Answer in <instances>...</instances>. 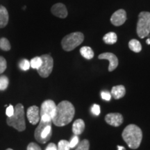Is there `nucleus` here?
Masks as SVG:
<instances>
[{
  "label": "nucleus",
  "instance_id": "obj_12",
  "mask_svg": "<svg viewBox=\"0 0 150 150\" xmlns=\"http://www.w3.org/2000/svg\"><path fill=\"white\" fill-rule=\"evenodd\" d=\"M105 121L111 126L119 127L123 122V117L120 113L112 112V113H108L106 115Z\"/></svg>",
  "mask_w": 150,
  "mask_h": 150
},
{
  "label": "nucleus",
  "instance_id": "obj_8",
  "mask_svg": "<svg viewBox=\"0 0 150 150\" xmlns=\"http://www.w3.org/2000/svg\"><path fill=\"white\" fill-rule=\"evenodd\" d=\"M56 108V105L54 101L51 99L45 101L41 105L40 116H47V117L52 118L54 115Z\"/></svg>",
  "mask_w": 150,
  "mask_h": 150
},
{
  "label": "nucleus",
  "instance_id": "obj_2",
  "mask_svg": "<svg viewBox=\"0 0 150 150\" xmlns=\"http://www.w3.org/2000/svg\"><path fill=\"white\" fill-rule=\"evenodd\" d=\"M122 136L123 140L131 149H138L142 142V130L136 125H129L127 126L124 129Z\"/></svg>",
  "mask_w": 150,
  "mask_h": 150
},
{
  "label": "nucleus",
  "instance_id": "obj_3",
  "mask_svg": "<svg viewBox=\"0 0 150 150\" xmlns=\"http://www.w3.org/2000/svg\"><path fill=\"white\" fill-rule=\"evenodd\" d=\"M7 125L13 127L18 131H24L26 129L25 118H24V106L22 104H18L14 107V113L6 119Z\"/></svg>",
  "mask_w": 150,
  "mask_h": 150
},
{
  "label": "nucleus",
  "instance_id": "obj_15",
  "mask_svg": "<svg viewBox=\"0 0 150 150\" xmlns=\"http://www.w3.org/2000/svg\"><path fill=\"white\" fill-rule=\"evenodd\" d=\"M126 93V90H125V86L122 85L115 86L112 88L111 95H112L114 99H119L122 98Z\"/></svg>",
  "mask_w": 150,
  "mask_h": 150
},
{
  "label": "nucleus",
  "instance_id": "obj_34",
  "mask_svg": "<svg viewBox=\"0 0 150 150\" xmlns=\"http://www.w3.org/2000/svg\"><path fill=\"white\" fill-rule=\"evenodd\" d=\"M146 42H147V43L148 45H150V39L148 38L147 40V41H146Z\"/></svg>",
  "mask_w": 150,
  "mask_h": 150
},
{
  "label": "nucleus",
  "instance_id": "obj_7",
  "mask_svg": "<svg viewBox=\"0 0 150 150\" xmlns=\"http://www.w3.org/2000/svg\"><path fill=\"white\" fill-rule=\"evenodd\" d=\"M42 65L38 69V73L42 78H47L50 76L54 67V60L50 54H43L40 56Z\"/></svg>",
  "mask_w": 150,
  "mask_h": 150
},
{
  "label": "nucleus",
  "instance_id": "obj_18",
  "mask_svg": "<svg viewBox=\"0 0 150 150\" xmlns=\"http://www.w3.org/2000/svg\"><path fill=\"white\" fill-rule=\"evenodd\" d=\"M80 53L86 59L91 60L94 57V52L90 47H83L80 49Z\"/></svg>",
  "mask_w": 150,
  "mask_h": 150
},
{
  "label": "nucleus",
  "instance_id": "obj_33",
  "mask_svg": "<svg viewBox=\"0 0 150 150\" xmlns=\"http://www.w3.org/2000/svg\"><path fill=\"white\" fill-rule=\"evenodd\" d=\"M117 150H126L125 147L122 146H117Z\"/></svg>",
  "mask_w": 150,
  "mask_h": 150
},
{
  "label": "nucleus",
  "instance_id": "obj_29",
  "mask_svg": "<svg viewBox=\"0 0 150 150\" xmlns=\"http://www.w3.org/2000/svg\"><path fill=\"white\" fill-rule=\"evenodd\" d=\"M101 97L104 100L110 101V98H111V94L108 91H102L101 93Z\"/></svg>",
  "mask_w": 150,
  "mask_h": 150
},
{
  "label": "nucleus",
  "instance_id": "obj_22",
  "mask_svg": "<svg viewBox=\"0 0 150 150\" xmlns=\"http://www.w3.org/2000/svg\"><path fill=\"white\" fill-rule=\"evenodd\" d=\"M9 84L8 78L6 76H0V91H5Z\"/></svg>",
  "mask_w": 150,
  "mask_h": 150
},
{
  "label": "nucleus",
  "instance_id": "obj_14",
  "mask_svg": "<svg viewBox=\"0 0 150 150\" xmlns=\"http://www.w3.org/2000/svg\"><path fill=\"white\" fill-rule=\"evenodd\" d=\"M85 129V122L83 120L78 119L75 120L72 125V132L76 136L81 135Z\"/></svg>",
  "mask_w": 150,
  "mask_h": 150
},
{
  "label": "nucleus",
  "instance_id": "obj_20",
  "mask_svg": "<svg viewBox=\"0 0 150 150\" xmlns=\"http://www.w3.org/2000/svg\"><path fill=\"white\" fill-rule=\"evenodd\" d=\"M11 46L8 40L6 38H1L0 39V49L3 51L8 52L11 50Z\"/></svg>",
  "mask_w": 150,
  "mask_h": 150
},
{
  "label": "nucleus",
  "instance_id": "obj_16",
  "mask_svg": "<svg viewBox=\"0 0 150 150\" xmlns=\"http://www.w3.org/2000/svg\"><path fill=\"white\" fill-rule=\"evenodd\" d=\"M9 16L7 9L4 6H0V28H4L8 23Z\"/></svg>",
  "mask_w": 150,
  "mask_h": 150
},
{
  "label": "nucleus",
  "instance_id": "obj_21",
  "mask_svg": "<svg viewBox=\"0 0 150 150\" xmlns=\"http://www.w3.org/2000/svg\"><path fill=\"white\" fill-rule=\"evenodd\" d=\"M42 59H41L40 56H36V57L33 58L30 61V66L32 67L33 69H38L42 65Z\"/></svg>",
  "mask_w": 150,
  "mask_h": 150
},
{
  "label": "nucleus",
  "instance_id": "obj_31",
  "mask_svg": "<svg viewBox=\"0 0 150 150\" xmlns=\"http://www.w3.org/2000/svg\"><path fill=\"white\" fill-rule=\"evenodd\" d=\"M14 113V107L13 106V105H9V106L8 108H7L6 109V115L8 116V117H11V116H12L13 115Z\"/></svg>",
  "mask_w": 150,
  "mask_h": 150
},
{
  "label": "nucleus",
  "instance_id": "obj_24",
  "mask_svg": "<svg viewBox=\"0 0 150 150\" xmlns=\"http://www.w3.org/2000/svg\"><path fill=\"white\" fill-rule=\"evenodd\" d=\"M90 142L88 140H83L80 142L79 145L75 150H89Z\"/></svg>",
  "mask_w": 150,
  "mask_h": 150
},
{
  "label": "nucleus",
  "instance_id": "obj_27",
  "mask_svg": "<svg viewBox=\"0 0 150 150\" xmlns=\"http://www.w3.org/2000/svg\"><path fill=\"white\" fill-rule=\"evenodd\" d=\"M91 112L95 115H99L100 114V107L98 104H93L91 108Z\"/></svg>",
  "mask_w": 150,
  "mask_h": 150
},
{
  "label": "nucleus",
  "instance_id": "obj_23",
  "mask_svg": "<svg viewBox=\"0 0 150 150\" xmlns=\"http://www.w3.org/2000/svg\"><path fill=\"white\" fill-rule=\"evenodd\" d=\"M70 147L69 145V142L67 140H62L58 144L57 150H70Z\"/></svg>",
  "mask_w": 150,
  "mask_h": 150
},
{
  "label": "nucleus",
  "instance_id": "obj_32",
  "mask_svg": "<svg viewBox=\"0 0 150 150\" xmlns=\"http://www.w3.org/2000/svg\"><path fill=\"white\" fill-rule=\"evenodd\" d=\"M45 150H57V147L54 143H50L46 147Z\"/></svg>",
  "mask_w": 150,
  "mask_h": 150
},
{
  "label": "nucleus",
  "instance_id": "obj_30",
  "mask_svg": "<svg viewBox=\"0 0 150 150\" xmlns=\"http://www.w3.org/2000/svg\"><path fill=\"white\" fill-rule=\"evenodd\" d=\"M27 150H42L40 146L35 142H31L28 145Z\"/></svg>",
  "mask_w": 150,
  "mask_h": 150
},
{
  "label": "nucleus",
  "instance_id": "obj_11",
  "mask_svg": "<svg viewBox=\"0 0 150 150\" xmlns=\"http://www.w3.org/2000/svg\"><path fill=\"white\" fill-rule=\"evenodd\" d=\"M99 59H106L109 61V66H108V71L112 72L116 67L118 66V59L115 54L110 52H106L99 54L98 56Z\"/></svg>",
  "mask_w": 150,
  "mask_h": 150
},
{
  "label": "nucleus",
  "instance_id": "obj_9",
  "mask_svg": "<svg viewBox=\"0 0 150 150\" xmlns=\"http://www.w3.org/2000/svg\"><path fill=\"white\" fill-rule=\"evenodd\" d=\"M127 20V13L124 9L116 11L110 18V22L115 27L122 25Z\"/></svg>",
  "mask_w": 150,
  "mask_h": 150
},
{
  "label": "nucleus",
  "instance_id": "obj_1",
  "mask_svg": "<svg viewBox=\"0 0 150 150\" xmlns=\"http://www.w3.org/2000/svg\"><path fill=\"white\" fill-rule=\"evenodd\" d=\"M75 109L72 104L68 101H63L56 106L52 121L56 126L63 127L72 121Z\"/></svg>",
  "mask_w": 150,
  "mask_h": 150
},
{
  "label": "nucleus",
  "instance_id": "obj_13",
  "mask_svg": "<svg viewBox=\"0 0 150 150\" xmlns=\"http://www.w3.org/2000/svg\"><path fill=\"white\" fill-rule=\"evenodd\" d=\"M52 13L58 18H65L67 16V10L66 6L61 3H58L53 5L51 8Z\"/></svg>",
  "mask_w": 150,
  "mask_h": 150
},
{
  "label": "nucleus",
  "instance_id": "obj_4",
  "mask_svg": "<svg viewBox=\"0 0 150 150\" xmlns=\"http://www.w3.org/2000/svg\"><path fill=\"white\" fill-rule=\"evenodd\" d=\"M39 122V125L35 130L34 136L38 142L45 144L52 138V121H44L40 120Z\"/></svg>",
  "mask_w": 150,
  "mask_h": 150
},
{
  "label": "nucleus",
  "instance_id": "obj_26",
  "mask_svg": "<svg viewBox=\"0 0 150 150\" xmlns=\"http://www.w3.org/2000/svg\"><path fill=\"white\" fill-rule=\"evenodd\" d=\"M7 67L6 61L3 56H0V74H2Z\"/></svg>",
  "mask_w": 150,
  "mask_h": 150
},
{
  "label": "nucleus",
  "instance_id": "obj_28",
  "mask_svg": "<svg viewBox=\"0 0 150 150\" xmlns=\"http://www.w3.org/2000/svg\"><path fill=\"white\" fill-rule=\"evenodd\" d=\"M79 140L78 136L75 135V136L72 138L71 141L69 142V145H70V148H74V147H76V145L79 143Z\"/></svg>",
  "mask_w": 150,
  "mask_h": 150
},
{
  "label": "nucleus",
  "instance_id": "obj_10",
  "mask_svg": "<svg viewBox=\"0 0 150 150\" xmlns=\"http://www.w3.org/2000/svg\"><path fill=\"white\" fill-rule=\"evenodd\" d=\"M27 118L31 125H36L40 119V110L37 106H31L27 109Z\"/></svg>",
  "mask_w": 150,
  "mask_h": 150
},
{
  "label": "nucleus",
  "instance_id": "obj_5",
  "mask_svg": "<svg viewBox=\"0 0 150 150\" xmlns=\"http://www.w3.org/2000/svg\"><path fill=\"white\" fill-rule=\"evenodd\" d=\"M84 40V35L81 32H73L67 35L61 41V46L66 52H70L80 45Z\"/></svg>",
  "mask_w": 150,
  "mask_h": 150
},
{
  "label": "nucleus",
  "instance_id": "obj_19",
  "mask_svg": "<svg viewBox=\"0 0 150 150\" xmlns=\"http://www.w3.org/2000/svg\"><path fill=\"white\" fill-rule=\"evenodd\" d=\"M129 47L131 51L138 53L142 50V45L140 42L138 40L136 39H132L129 41Z\"/></svg>",
  "mask_w": 150,
  "mask_h": 150
},
{
  "label": "nucleus",
  "instance_id": "obj_35",
  "mask_svg": "<svg viewBox=\"0 0 150 150\" xmlns=\"http://www.w3.org/2000/svg\"><path fill=\"white\" fill-rule=\"evenodd\" d=\"M6 150H13V149H6Z\"/></svg>",
  "mask_w": 150,
  "mask_h": 150
},
{
  "label": "nucleus",
  "instance_id": "obj_25",
  "mask_svg": "<svg viewBox=\"0 0 150 150\" xmlns=\"http://www.w3.org/2000/svg\"><path fill=\"white\" fill-rule=\"evenodd\" d=\"M19 66H20V69L24 71H27L30 68V61H28L27 59H22L21 61L19 63Z\"/></svg>",
  "mask_w": 150,
  "mask_h": 150
},
{
  "label": "nucleus",
  "instance_id": "obj_17",
  "mask_svg": "<svg viewBox=\"0 0 150 150\" xmlns=\"http://www.w3.org/2000/svg\"><path fill=\"white\" fill-rule=\"evenodd\" d=\"M103 40L106 44L112 45L115 44L117 40V34L114 32H109L106 33V35L103 37Z\"/></svg>",
  "mask_w": 150,
  "mask_h": 150
},
{
  "label": "nucleus",
  "instance_id": "obj_6",
  "mask_svg": "<svg viewBox=\"0 0 150 150\" xmlns=\"http://www.w3.org/2000/svg\"><path fill=\"white\" fill-rule=\"evenodd\" d=\"M137 34L140 38H144L150 33V13L142 11L138 16L136 28Z\"/></svg>",
  "mask_w": 150,
  "mask_h": 150
}]
</instances>
